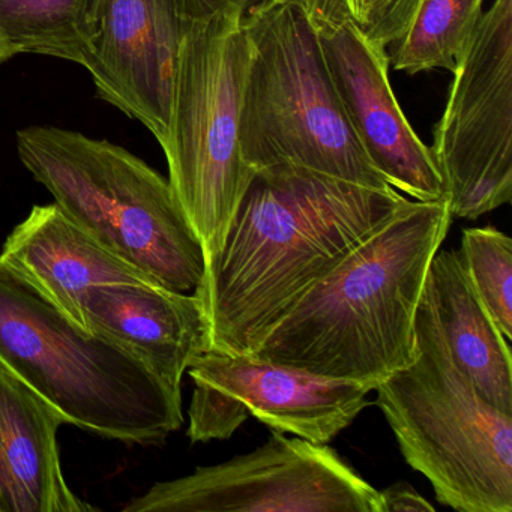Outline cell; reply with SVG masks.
Returning <instances> with one entry per match:
<instances>
[{
  "label": "cell",
  "mask_w": 512,
  "mask_h": 512,
  "mask_svg": "<svg viewBox=\"0 0 512 512\" xmlns=\"http://www.w3.org/2000/svg\"><path fill=\"white\" fill-rule=\"evenodd\" d=\"M91 332L133 353L155 376L181 391L191 362L206 352L205 311L196 293L146 284H104L83 296Z\"/></svg>",
  "instance_id": "cell-14"
},
{
  "label": "cell",
  "mask_w": 512,
  "mask_h": 512,
  "mask_svg": "<svg viewBox=\"0 0 512 512\" xmlns=\"http://www.w3.org/2000/svg\"><path fill=\"white\" fill-rule=\"evenodd\" d=\"M0 265L85 331L89 329L82 301L91 287L161 286L142 269L107 250L56 203L32 208L5 241Z\"/></svg>",
  "instance_id": "cell-13"
},
{
  "label": "cell",
  "mask_w": 512,
  "mask_h": 512,
  "mask_svg": "<svg viewBox=\"0 0 512 512\" xmlns=\"http://www.w3.org/2000/svg\"><path fill=\"white\" fill-rule=\"evenodd\" d=\"M382 494L385 512H434L436 508L407 482H397Z\"/></svg>",
  "instance_id": "cell-22"
},
{
  "label": "cell",
  "mask_w": 512,
  "mask_h": 512,
  "mask_svg": "<svg viewBox=\"0 0 512 512\" xmlns=\"http://www.w3.org/2000/svg\"><path fill=\"white\" fill-rule=\"evenodd\" d=\"M17 154L56 205L107 250L175 292L205 274L202 245L169 179L109 140L58 127L17 131Z\"/></svg>",
  "instance_id": "cell-4"
},
{
  "label": "cell",
  "mask_w": 512,
  "mask_h": 512,
  "mask_svg": "<svg viewBox=\"0 0 512 512\" xmlns=\"http://www.w3.org/2000/svg\"><path fill=\"white\" fill-rule=\"evenodd\" d=\"M251 47L239 143L259 172L295 164L364 187L388 190L350 127L316 31L289 0H262L247 16Z\"/></svg>",
  "instance_id": "cell-6"
},
{
  "label": "cell",
  "mask_w": 512,
  "mask_h": 512,
  "mask_svg": "<svg viewBox=\"0 0 512 512\" xmlns=\"http://www.w3.org/2000/svg\"><path fill=\"white\" fill-rule=\"evenodd\" d=\"M67 418L0 361V512H91L62 472Z\"/></svg>",
  "instance_id": "cell-15"
},
{
  "label": "cell",
  "mask_w": 512,
  "mask_h": 512,
  "mask_svg": "<svg viewBox=\"0 0 512 512\" xmlns=\"http://www.w3.org/2000/svg\"><path fill=\"white\" fill-rule=\"evenodd\" d=\"M97 0H0V35L13 56H52L85 67Z\"/></svg>",
  "instance_id": "cell-17"
},
{
  "label": "cell",
  "mask_w": 512,
  "mask_h": 512,
  "mask_svg": "<svg viewBox=\"0 0 512 512\" xmlns=\"http://www.w3.org/2000/svg\"><path fill=\"white\" fill-rule=\"evenodd\" d=\"M464 271L482 304L512 340V239L496 227H469L458 250Z\"/></svg>",
  "instance_id": "cell-19"
},
{
  "label": "cell",
  "mask_w": 512,
  "mask_h": 512,
  "mask_svg": "<svg viewBox=\"0 0 512 512\" xmlns=\"http://www.w3.org/2000/svg\"><path fill=\"white\" fill-rule=\"evenodd\" d=\"M422 295L458 370L488 404L512 415L509 340L473 289L458 251H437Z\"/></svg>",
  "instance_id": "cell-16"
},
{
  "label": "cell",
  "mask_w": 512,
  "mask_h": 512,
  "mask_svg": "<svg viewBox=\"0 0 512 512\" xmlns=\"http://www.w3.org/2000/svg\"><path fill=\"white\" fill-rule=\"evenodd\" d=\"M434 127L452 217L476 220L512 199V0L482 14Z\"/></svg>",
  "instance_id": "cell-8"
},
{
  "label": "cell",
  "mask_w": 512,
  "mask_h": 512,
  "mask_svg": "<svg viewBox=\"0 0 512 512\" xmlns=\"http://www.w3.org/2000/svg\"><path fill=\"white\" fill-rule=\"evenodd\" d=\"M409 199L295 164L254 175L220 253L193 293L206 316V352L253 355L323 275Z\"/></svg>",
  "instance_id": "cell-1"
},
{
  "label": "cell",
  "mask_w": 512,
  "mask_h": 512,
  "mask_svg": "<svg viewBox=\"0 0 512 512\" xmlns=\"http://www.w3.org/2000/svg\"><path fill=\"white\" fill-rule=\"evenodd\" d=\"M187 26L175 0H97L85 68L98 97L169 139L179 46Z\"/></svg>",
  "instance_id": "cell-12"
},
{
  "label": "cell",
  "mask_w": 512,
  "mask_h": 512,
  "mask_svg": "<svg viewBox=\"0 0 512 512\" xmlns=\"http://www.w3.org/2000/svg\"><path fill=\"white\" fill-rule=\"evenodd\" d=\"M191 442L227 440L250 416L271 430L329 443L370 404L374 386L332 379L254 355L203 352L187 370Z\"/></svg>",
  "instance_id": "cell-10"
},
{
  "label": "cell",
  "mask_w": 512,
  "mask_h": 512,
  "mask_svg": "<svg viewBox=\"0 0 512 512\" xmlns=\"http://www.w3.org/2000/svg\"><path fill=\"white\" fill-rule=\"evenodd\" d=\"M124 511L385 512V505L328 443L272 430L254 451L158 482Z\"/></svg>",
  "instance_id": "cell-9"
},
{
  "label": "cell",
  "mask_w": 512,
  "mask_h": 512,
  "mask_svg": "<svg viewBox=\"0 0 512 512\" xmlns=\"http://www.w3.org/2000/svg\"><path fill=\"white\" fill-rule=\"evenodd\" d=\"M484 0H418L409 25L388 53L389 65L407 74L454 73L481 20Z\"/></svg>",
  "instance_id": "cell-18"
},
{
  "label": "cell",
  "mask_w": 512,
  "mask_h": 512,
  "mask_svg": "<svg viewBox=\"0 0 512 512\" xmlns=\"http://www.w3.org/2000/svg\"><path fill=\"white\" fill-rule=\"evenodd\" d=\"M0 361L68 424L107 439L160 445L184 424L181 391L109 338L74 325L2 265Z\"/></svg>",
  "instance_id": "cell-3"
},
{
  "label": "cell",
  "mask_w": 512,
  "mask_h": 512,
  "mask_svg": "<svg viewBox=\"0 0 512 512\" xmlns=\"http://www.w3.org/2000/svg\"><path fill=\"white\" fill-rule=\"evenodd\" d=\"M250 59L241 13L190 23L179 46L163 151L170 185L202 245L205 265L223 248L256 175L239 143Z\"/></svg>",
  "instance_id": "cell-7"
},
{
  "label": "cell",
  "mask_w": 512,
  "mask_h": 512,
  "mask_svg": "<svg viewBox=\"0 0 512 512\" xmlns=\"http://www.w3.org/2000/svg\"><path fill=\"white\" fill-rule=\"evenodd\" d=\"M184 25L212 19L221 13L245 14L250 0H175Z\"/></svg>",
  "instance_id": "cell-21"
},
{
  "label": "cell",
  "mask_w": 512,
  "mask_h": 512,
  "mask_svg": "<svg viewBox=\"0 0 512 512\" xmlns=\"http://www.w3.org/2000/svg\"><path fill=\"white\" fill-rule=\"evenodd\" d=\"M452 218L448 200H409L319 278L253 355L376 389L416 358V311Z\"/></svg>",
  "instance_id": "cell-2"
},
{
  "label": "cell",
  "mask_w": 512,
  "mask_h": 512,
  "mask_svg": "<svg viewBox=\"0 0 512 512\" xmlns=\"http://www.w3.org/2000/svg\"><path fill=\"white\" fill-rule=\"evenodd\" d=\"M305 14L350 127L389 187L416 202L448 200L430 148L398 106L389 82L388 50L371 43L350 20Z\"/></svg>",
  "instance_id": "cell-11"
},
{
  "label": "cell",
  "mask_w": 512,
  "mask_h": 512,
  "mask_svg": "<svg viewBox=\"0 0 512 512\" xmlns=\"http://www.w3.org/2000/svg\"><path fill=\"white\" fill-rule=\"evenodd\" d=\"M305 13L347 19L376 46L388 50L409 25L418 0H289Z\"/></svg>",
  "instance_id": "cell-20"
},
{
  "label": "cell",
  "mask_w": 512,
  "mask_h": 512,
  "mask_svg": "<svg viewBox=\"0 0 512 512\" xmlns=\"http://www.w3.org/2000/svg\"><path fill=\"white\" fill-rule=\"evenodd\" d=\"M416 358L376 386L401 454L460 512L512 511V415L488 404L452 361L422 295Z\"/></svg>",
  "instance_id": "cell-5"
},
{
  "label": "cell",
  "mask_w": 512,
  "mask_h": 512,
  "mask_svg": "<svg viewBox=\"0 0 512 512\" xmlns=\"http://www.w3.org/2000/svg\"><path fill=\"white\" fill-rule=\"evenodd\" d=\"M11 58H13V53L10 52L7 44H5L4 38L0 35V65L10 61Z\"/></svg>",
  "instance_id": "cell-23"
}]
</instances>
